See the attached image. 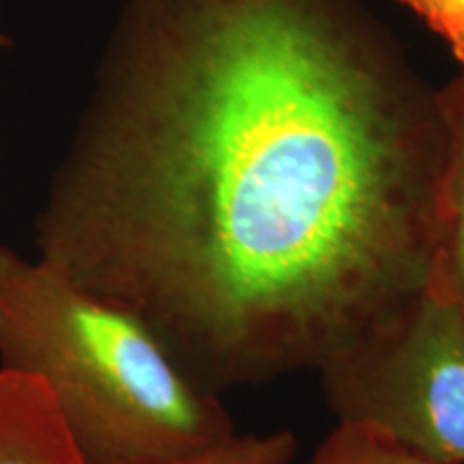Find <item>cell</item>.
I'll return each instance as SVG.
<instances>
[{
    "label": "cell",
    "instance_id": "obj_10",
    "mask_svg": "<svg viewBox=\"0 0 464 464\" xmlns=\"http://www.w3.org/2000/svg\"><path fill=\"white\" fill-rule=\"evenodd\" d=\"M5 45H7V39H5V37H3V33H0V50H3Z\"/></svg>",
    "mask_w": 464,
    "mask_h": 464
},
{
    "label": "cell",
    "instance_id": "obj_5",
    "mask_svg": "<svg viewBox=\"0 0 464 464\" xmlns=\"http://www.w3.org/2000/svg\"><path fill=\"white\" fill-rule=\"evenodd\" d=\"M439 103L448 127V160L439 189L432 276L464 305V69L440 86Z\"/></svg>",
    "mask_w": 464,
    "mask_h": 464
},
{
    "label": "cell",
    "instance_id": "obj_1",
    "mask_svg": "<svg viewBox=\"0 0 464 464\" xmlns=\"http://www.w3.org/2000/svg\"><path fill=\"white\" fill-rule=\"evenodd\" d=\"M445 160L439 89L365 0H125L37 246L222 396L423 290Z\"/></svg>",
    "mask_w": 464,
    "mask_h": 464
},
{
    "label": "cell",
    "instance_id": "obj_2",
    "mask_svg": "<svg viewBox=\"0 0 464 464\" xmlns=\"http://www.w3.org/2000/svg\"><path fill=\"white\" fill-rule=\"evenodd\" d=\"M0 362L42 381L89 464H164L235 434L140 316L0 247Z\"/></svg>",
    "mask_w": 464,
    "mask_h": 464
},
{
    "label": "cell",
    "instance_id": "obj_9",
    "mask_svg": "<svg viewBox=\"0 0 464 464\" xmlns=\"http://www.w3.org/2000/svg\"><path fill=\"white\" fill-rule=\"evenodd\" d=\"M450 48H451V52H454L458 63H460L462 69H464V31L458 34L454 42H450Z\"/></svg>",
    "mask_w": 464,
    "mask_h": 464
},
{
    "label": "cell",
    "instance_id": "obj_4",
    "mask_svg": "<svg viewBox=\"0 0 464 464\" xmlns=\"http://www.w3.org/2000/svg\"><path fill=\"white\" fill-rule=\"evenodd\" d=\"M0 464H89L42 381L0 368Z\"/></svg>",
    "mask_w": 464,
    "mask_h": 464
},
{
    "label": "cell",
    "instance_id": "obj_6",
    "mask_svg": "<svg viewBox=\"0 0 464 464\" xmlns=\"http://www.w3.org/2000/svg\"><path fill=\"white\" fill-rule=\"evenodd\" d=\"M310 464H443L359 423L338 421Z\"/></svg>",
    "mask_w": 464,
    "mask_h": 464
},
{
    "label": "cell",
    "instance_id": "obj_8",
    "mask_svg": "<svg viewBox=\"0 0 464 464\" xmlns=\"http://www.w3.org/2000/svg\"><path fill=\"white\" fill-rule=\"evenodd\" d=\"M439 33L445 42H454L464 31V0H400Z\"/></svg>",
    "mask_w": 464,
    "mask_h": 464
},
{
    "label": "cell",
    "instance_id": "obj_7",
    "mask_svg": "<svg viewBox=\"0 0 464 464\" xmlns=\"http://www.w3.org/2000/svg\"><path fill=\"white\" fill-rule=\"evenodd\" d=\"M297 445L295 434L288 430L269 434L235 432L213 448L164 464H290L297 454Z\"/></svg>",
    "mask_w": 464,
    "mask_h": 464
},
{
    "label": "cell",
    "instance_id": "obj_3",
    "mask_svg": "<svg viewBox=\"0 0 464 464\" xmlns=\"http://www.w3.org/2000/svg\"><path fill=\"white\" fill-rule=\"evenodd\" d=\"M338 421L359 423L443 464H464V305L430 274L318 370Z\"/></svg>",
    "mask_w": 464,
    "mask_h": 464
}]
</instances>
